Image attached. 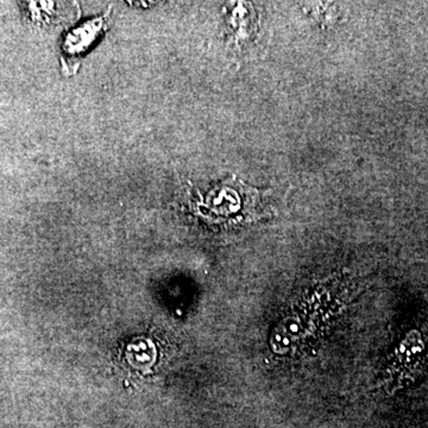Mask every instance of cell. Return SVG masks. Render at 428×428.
<instances>
[{
    "label": "cell",
    "mask_w": 428,
    "mask_h": 428,
    "mask_svg": "<svg viewBox=\"0 0 428 428\" xmlns=\"http://www.w3.org/2000/svg\"><path fill=\"white\" fill-rule=\"evenodd\" d=\"M106 15L87 20L73 27L65 36L62 44V63L69 65L77 63V60L94 44L101 32L105 30Z\"/></svg>",
    "instance_id": "6da1fadb"
}]
</instances>
